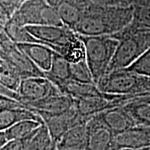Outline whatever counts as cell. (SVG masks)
Listing matches in <instances>:
<instances>
[{
    "label": "cell",
    "mask_w": 150,
    "mask_h": 150,
    "mask_svg": "<svg viewBox=\"0 0 150 150\" xmlns=\"http://www.w3.org/2000/svg\"><path fill=\"white\" fill-rule=\"evenodd\" d=\"M85 126L87 140L84 150H112L114 135L104 124L100 112L90 117Z\"/></svg>",
    "instance_id": "30bf717a"
},
{
    "label": "cell",
    "mask_w": 150,
    "mask_h": 150,
    "mask_svg": "<svg viewBox=\"0 0 150 150\" xmlns=\"http://www.w3.org/2000/svg\"><path fill=\"white\" fill-rule=\"evenodd\" d=\"M137 100H139V101H142V102L148 103H150V95H148V96H143V97H137L136 98Z\"/></svg>",
    "instance_id": "d590c367"
},
{
    "label": "cell",
    "mask_w": 150,
    "mask_h": 150,
    "mask_svg": "<svg viewBox=\"0 0 150 150\" xmlns=\"http://www.w3.org/2000/svg\"><path fill=\"white\" fill-rule=\"evenodd\" d=\"M22 150H51L54 144L47 127L42 123L27 139L22 141Z\"/></svg>",
    "instance_id": "d6986e66"
},
{
    "label": "cell",
    "mask_w": 150,
    "mask_h": 150,
    "mask_svg": "<svg viewBox=\"0 0 150 150\" xmlns=\"http://www.w3.org/2000/svg\"><path fill=\"white\" fill-rule=\"evenodd\" d=\"M21 80L20 75L5 61L0 59V83L12 91L18 93Z\"/></svg>",
    "instance_id": "4316f807"
},
{
    "label": "cell",
    "mask_w": 150,
    "mask_h": 150,
    "mask_svg": "<svg viewBox=\"0 0 150 150\" xmlns=\"http://www.w3.org/2000/svg\"><path fill=\"white\" fill-rule=\"evenodd\" d=\"M133 6L88 5L73 31L83 36L112 35L133 21Z\"/></svg>",
    "instance_id": "6da1fadb"
},
{
    "label": "cell",
    "mask_w": 150,
    "mask_h": 150,
    "mask_svg": "<svg viewBox=\"0 0 150 150\" xmlns=\"http://www.w3.org/2000/svg\"><path fill=\"white\" fill-rule=\"evenodd\" d=\"M17 45L43 73L50 69L54 54L52 48L39 43H23Z\"/></svg>",
    "instance_id": "9a60e30c"
},
{
    "label": "cell",
    "mask_w": 150,
    "mask_h": 150,
    "mask_svg": "<svg viewBox=\"0 0 150 150\" xmlns=\"http://www.w3.org/2000/svg\"><path fill=\"white\" fill-rule=\"evenodd\" d=\"M25 0H0V23L4 26Z\"/></svg>",
    "instance_id": "f1b7e54d"
},
{
    "label": "cell",
    "mask_w": 150,
    "mask_h": 150,
    "mask_svg": "<svg viewBox=\"0 0 150 150\" xmlns=\"http://www.w3.org/2000/svg\"><path fill=\"white\" fill-rule=\"evenodd\" d=\"M23 149V144L20 141L12 140L8 141L4 145L0 150H22Z\"/></svg>",
    "instance_id": "1f68e13d"
},
{
    "label": "cell",
    "mask_w": 150,
    "mask_h": 150,
    "mask_svg": "<svg viewBox=\"0 0 150 150\" xmlns=\"http://www.w3.org/2000/svg\"><path fill=\"white\" fill-rule=\"evenodd\" d=\"M42 123L31 119L20 121L4 131L6 139L8 141L16 140L22 142L30 137Z\"/></svg>",
    "instance_id": "ffe728a7"
},
{
    "label": "cell",
    "mask_w": 150,
    "mask_h": 150,
    "mask_svg": "<svg viewBox=\"0 0 150 150\" xmlns=\"http://www.w3.org/2000/svg\"><path fill=\"white\" fill-rule=\"evenodd\" d=\"M116 94H106L104 97H90L74 99V107L82 117L89 119L93 115L112 108L111 100Z\"/></svg>",
    "instance_id": "e0dca14e"
},
{
    "label": "cell",
    "mask_w": 150,
    "mask_h": 150,
    "mask_svg": "<svg viewBox=\"0 0 150 150\" xmlns=\"http://www.w3.org/2000/svg\"><path fill=\"white\" fill-rule=\"evenodd\" d=\"M0 59L20 75L22 79L30 77H44V73L11 40L0 46Z\"/></svg>",
    "instance_id": "ba28073f"
},
{
    "label": "cell",
    "mask_w": 150,
    "mask_h": 150,
    "mask_svg": "<svg viewBox=\"0 0 150 150\" xmlns=\"http://www.w3.org/2000/svg\"><path fill=\"white\" fill-rule=\"evenodd\" d=\"M55 9L58 12L63 24L73 30L80 21L84 8H82L81 7L74 4L63 3Z\"/></svg>",
    "instance_id": "603a6c76"
},
{
    "label": "cell",
    "mask_w": 150,
    "mask_h": 150,
    "mask_svg": "<svg viewBox=\"0 0 150 150\" xmlns=\"http://www.w3.org/2000/svg\"><path fill=\"white\" fill-rule=\"evenodd\" d=\"M65 150H72V149H65Z\"/></svg>",
    "instance_id": "74e56055"
},
{
    "label": "cell",
    "mask_w": 150,
    "mask_h": 150,
    "mask_svg": "<svg viewBox=\"0 0 150 150\" xmlns=\"http://www.w3.org/2000/svg\"><path fill=\"white\" fill-rule=\"evenodd\" d=\"M9 40L10 39L7 36L5 30H4V26L2 23H0V46H2L4 43H5Z\"/></svg>",
    "instance_id": "d6a6232c"
},
{
    "label": "cell",
    "mask_w": 150,
    "mask_h": 150,
    "mask_svg": "<svg viewBox=\"0 0 150 150\" xmlns=\"http://www.w3.org/2000/svg\"><path fill=\"white\" fill-rule=\"evenodd\" d=\"M111 36L118 43L107 73L129 68L150 47V28L133 23Z\"/></svg>",
    "instance_id": "7a4b0ae2"
},
{
    "label": "cell",
    "mask_w": 150,
    "mask_h": 150,
    "mask_svg": "<svg viewBox=\"0 0 150 150\" xmlns=\"http://www.w3.org/2000/svg\"><path fill=\"white\" fill-rule=\"evenodd\" d=\"M22 103L39 101L61 93L51 81L44 77H30L22 79L18 89Z\"/></svg>",
    "instance_id": "9c48e42d"
},
{
    "label": "cell",
    "mask_w": 150,
    "mask_h": 150,
    "mask_svg": "<svg viewBox=\"0 0 150 150\" xmlns=\"http://www.w3.org/2000/svg\"><path fill=\"white\" fill-rule=\"evenodd\" d=\"M7 142H8V140L6 139L4 132H1V131H0V149H1L4 145Z\"/></svg>",
    "instance_id": "e575fe53"
},
{
    "label": "cell",
    "mask_w": 150,
    "mask_h": 150,
    "mask_svg": "<svg viewBox=\"0 0 150 150\" xmlns=\"http://www.w3.org/2000/svg\"><path fill=\"white\" fill-rule=\"evenodd\" d=\"M6 34L13 43H38V41L28 32L25 27L20 26L12 19H9L4 25Z\"/></svg>",
    "instance_id": "cb8c5ba5"
},
{
    "label": "cell",
    "mask_w": 150,
    "mask_h": 150,
    "mask_svg": "<svg viewBox=\"0 0 150 150\" xmlns=\"http://www.w3.org/2000/svg\"><path fill=\"white\" fill-rule=\"evenodd\" d=\"M150 146V127L134 126L114 136L112 150L139 149Z\"/></svg>",
    "instance_id": "8fae6325"
},
{
    "label": "cell",
    "mask_w": 150,
    "mask_h": 150,
    "mask_svg": "<svg viewBox=\"0 0 150 150\" xmlns=\"http://www.w3.org/2000/svg\"><path fill=\"white\" fill-rule=\"evenodd\" d=\"M45 77L53 83L69 79V63L58 53L54 52L50 69L44 73Z\"/></svg>",
    "instance_id": "7402d4cb"
},
{
    "label": "cell",
    "mask_w": 150,
    "mask_h": 150,
    "mask_svg": "<svg viewBox=\"0 0 150 150\" xmlns=\"http://www.w3.org/2000/svg\"><path fill=\"white\" fill-rule=\"evenodd\" d=\"M103 93L143 97L150 95V77L137 74L128 69L111 71L96 83Z\"/></svg>",
    "instance_id": "3957f363"
},
{
    "label": "cell",
    "mask_w": 150,
    "mask_h": 150,
    "mask_svg": "<svg viewBox=\"0 0 150 150\" xmlns=\"http://www.w3.org/2000/svg\"><path fill=\"white\" fill-rule=\"evenodd\" d=\"M85 124L75 126L67 131L56 144L57 149L84 150L87 140Z\"/></svg>",
    "instance_id": "ac0fdd59"
},
{
    "label": "cell",
    "mask_w": 150,
    "mask_h": 150,
    "mask_svg": "<svg viewBox=\"0 0 150 150\" xmlns=\"http://www.w3.org/2000/svg\"><path fill=\"white\" fill-rule=\"evenodd\" d=\"M60 55L69 64H76L85 59V47L79 33L74 40L65 46Z\"/></svg>",
    "instance_id": "d4e9b609"
},
{
    "label": "cell",
    "mask_w": 150,
    "mask_h": 150,
    "mask_svg": "<svg viewBox=\"0 0 150 150\" xmlns=\"http://www.w3.org/2000/svg\"><path fill=\"white\" fill-rule=\"evenodd\" d=\"M69 79L80 83H94L86 59L76 64H69Z\"/></svg>",
    "instance_id": "83f0119b"
},
{
    "label": "cell",
    "mask_w": 150,
    "mask_h": 150,
    "mask_svg": "<svg viewBox=\"0 0 150 150\" xmlns=\"http://www.w3.org/2000/svg\"><path fill=\"white\" fill-rule=\"evenodd\" d=\"M133 21L139 27L150 28V0H134Z\"/></svg>",
    "instance_id": "484cf974"
},
{
    "label": "cell",
    "mask_w": 150,
    "mask_h": 150,
    "mask_svg": "<svg viewBox=\"0 0 150 150\" xmlns=\"http://www.w3.org/2000/svg\"><path fill=\"white\" fill-rule=\"evenodd\" d=\"M27 31L38 41L47 45L55 53L61 54L64 47L77 37L78 33L65 25L26 26Z\"/></svg>",
    "instance_id": "8992f818"
},
{
    "label": "cell",
    "mask_w": 150,
    "mask_h": 150,
    "mask_svg": "<svg viewBox=\"0 0 150 150\" xmlns=\"http://www.w3.org/2000/svg\"><path fill=\"white\" fill-rule=\"evenodd\" d=\"M100 115L106 127L114 136L136 126L133 118L123 106L107 109L100 112Z\"/></svg>",
    "instance_id": "5bb4252c"
},
{
    "label": "cell",
    "mask_w": 150,
    "mask_h": 150,
    "mask_svg": "<svg viewBox=\"0 0 150 150\" xmlns=\"http://www.w3.org/2000/svg\"><path fill=\"white\" fill-rule=\"evenodd\" d=\"M123 108L133 118L136 126L150 127V103L137 100L135 98Z\"/></svg>",
    "instance_id": "44dd1931"
},
{
    "label": "cell",
    "mask_w": 150,
    "mask_h": 150,
    "mask_svg": "<svg viewBox=\"0 0 150 150\" xmlns=\"http://www.w3.org/2000/svg\"><path fill=\"white\" fill-rule=\"evenodd\" d=\"M42 119L43 123L47 127L48 133L54 144H57L63 135L75 126L85 124L88 121L77 112L75 107L59 113L35 112Z\"/></svg>",
    "instance_id": "52a82bcc"
},
{
    "label": "cell",
    "mask_w": 150,
    "mask_h": 150,
    "mask_svg": "<svg viewBox=\"0 0 150 150\" xmlns=\"http://www.w3.org/2000/svg\"><path fill=\"white\" fill-rule=\"evenodd\" d=\"M24 108L33 112L59 113L69 110L74 106V99L69 95L59 93L39 101L23 103Z\"/></svg>",
    "instance_id": "7c38bea8"
},
{
    "label": "cell",
    "mask_w": 150,
    "mask_h": 150,
    "mask_svg": "<svg viewBox=\"0 0 150 150\" xmlns=\"http://www.w3.org/2000/svg\"><path fill=\"white\" fill-rule=\"evenodd\" d=\"M36 120L40 123L42 119L37 113L27 109L21 102L0 107V131L4 132L17 123L23 120Z\"/></svg>",
    "instance_id": "4fadbf2b"
},
{
    "label": "cell",
    "mask_w": 150,
    "mask_h": 150,
    "mask_svg": "<svg viewBox=\"0 0 150 150\" xmlns=\"http://www.w3.org/2000/svg\"><path fill=\"white\" fill-rule=\"evenodd\" d=\"M123 150H150V146H149V147H145V148H142V149H123Z\"/></svg>",
    "instance_id": "8d00e7d4"
},
{
    "label": "cell",
    "mask_w": 150,
    "mask_h": 150,
    "mask_svg": "<svg viewBox=\"0 0 150 150\" xmlns=\"http://www.w3.org/2000/svg\"><path fill=\"white\" fill-rule=\"evenodd\" d=\"M16 102H18L17 100H14V99L8 98H6V97H4V96H2V95H0V107L11 105V104L15 103ZM18 102H19V101H18Z\"/></svg>",
    "instance_id": "836d02e7"
},
{
    "label": "cell",
    "mask_w": 150,
    "mask_h": 150,
    "mask_svg": "<svg viewBox=\"0 0 150 150\" xmlns=\"http://www.w3.org/2000/svg\"><path fill=\"white\" fill-rule=\"evenodd\" d=\"M10 19L20 26H63L57 10L46 0H25Z\"/></svg>",
    "instance_id": "5b68a950"
},
{
    "label": "cell",
    "mask_w": 150,
    "mask_h": 150,
    "mask_svg": "<svg viewBox=\"0 0 150 150\" xmlns=\"http://www.w3.org/2000/svg\"><path fill=\"white\" fill-rule=\"evenodd\" d=\"M85 47V59L96 84L107 74L108 66L118 46V40L111 35L83 36L79 34Z\"/></svg>",
    "instance_id": "277c9868"
},
{
    "label": "cell",
    "mask_w": 150,
    "mask_h": 150,
    "mask_svg": "<svg viewBox=\"0 0 150 150\" xmlns=\"http://www.w3.org/2000/svg\"><path fill=\"white\" fill-rule=\"evenodd\" d=\"M127 69L137 74L150 77V47Z\"/></svg>",
    "instance_id": "f546056e"
},
{
    "label": "cell",
    "mask_w": 150,
    "mask_h": 150,
    "mask_svg": "<svg viewBox=\"0 0 150 150\" xmlns=\"http://www.w3.org/2000/svg\"><path fill=\"white\" fill-rule=\"evenodd\" d=\"M54 84L61 93L69 95L74 99L90 97H104L107 94L100 91L95 83H86L68 79L56 82Z\"/></svg>",
    "instance_id": "2e32d148"
},
{
    "label": "cell",
    "mask_w": 150,
    "mask_h": 150,
    "mask_svg": "<svg viewBox=\"0 0 150 150\" xmlns=\"http://www.w3.org/2000/svg\"><path fill=\"white\" fill-rule=\"evenodd\" d=\"M87 5L102 6H129L133 4L134 0H85Z\"/></svg>",
    "instance_id": "4dcf8cb0"
}]
</instances>
